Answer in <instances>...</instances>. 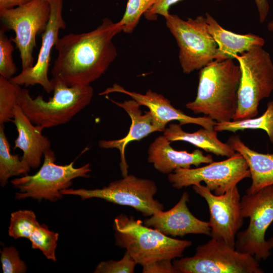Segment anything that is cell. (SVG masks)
I'll return each mask as SVG.
<instances>
[{"instance_id":"2e32d148","label":"cell","mask_w":273,"mask_h":273,"mask_svg":"<svg viewBox=\"0 0 273 273\" xmlns=\"http://www.w3.org/2000/svg\"><path fill=\"white\" fill-rule=\"evenodd\" d=\"M189 194L185 192L177 204L170 209L159 210L144 221L147 226L169 236H184L188 234L210 235L209 222L201 220L190 211L187 203Z\"/></svg>"},{"instance_id":"8992f818","label":"cell","mask_w":273,"mask_h":273,"mask_svg":"<svg viewBox=\"0 0 273 273\" xmlns=\"http://www.w3.org/2000/svg\"><path fill=\"white\" fill-rule=\"evenodd\" d=\"M164 18L179 48V61L183 73L190 74L200 70L216 60L217 46L209 32L205 16L185 20L169 13Z\"/></svg>"},{"instance_id":"d6a6232c","label":"cell","mask_w":273,"mask_h":273,"mask_svg":"<svg viewBox=\"0 0 273 273\" xmlns=\"http://www.w3.org/2000/svg\"><path fill=\"white\" fill-rule=\"evenodd\" d=\"M170 259H160L143 266V273H178Z\"/></svg>"},{"instance_id":"d4e9b609","label":"cell","mask_w":273,"mask_h":273,"mask_svg":"<svg viewBox=\"0 0 273 273\" xmlns=\"http://www.w3.org/2000/svg\"><path fill=\"white\" fill-rule=\"evenodd\" d=\"M21 90L20 85L0 75V124L13 120Z\"/></svg>"},{"instance_id":"ac0fdd59","label":"cell","mask_w":273,"mask_h":273,"mask_svg":"<svg viewBox=\"0 0 273 273\" xmlns=\"http://www.w3.org/2000/svg\"><path fill=\"white\" fill-rule=\"evenodd\" d=\"M164 135L157 137L148 149V162L152 163L159 172L169 174L179 168H191V166H199L201 164L213 162L211 155H205L196 149L192 152L174 150Z\"/></svg>"},{"instance_id":"5b68a950","label":"cell","mask_w":273,"mask_h":273,"mask_svg":"<svg viewBox=\"0 0 273 273\" xmlns=\"http://www.w3.org/2000/svg\"><path fill=\"white\" fill-rule=\"evenodd\" d=\"M241 71L238 107L233 120L256 117L260 102L273 92V62L262 47L236 56Z\"/></svg>"},{"instance_id":"30bf717a","label":"cell","mask_w":273,"mask_h":273,"mask_svg":"<svg viewBox=\"0 0 273 273\" xmlns=\"http://www.w3.org/2000/svg\"><path fill=\"white\" fill-rule=\"evenodd\" d=\"M50 11L47 0H32L14 8L0 10L1 29L15 33V37L11 39L20 52L22 70L34 65L33 51L36 46V36L46 30Z\"/></svg>"},{"instance_id":"6da1fadb","label":"cell","mask_w":273,"mask_h":273,"mask_svg":"<svg viewBox=\"0 0 273 273\" xmlns=\"http://www.w3.org/2000/svg\"><path fill=\"white\" fill-rule=\"evenodd\" d=\"M122 31L118 22L108 18L95 29L59 38L57 57L52 69L54 78L68 86L89 85L107 70L117 56L114 37Z\"/></svg>"},{"instance_id":"cb8c5ba5","label":"cell","mask_w":273,"mask_h":273,"mask_svg":"<svg viewBox=\"0 0 273 273\" xmlns=\"http://www.w3.org/2000/svg\"><path fill=\"white\" fill-rule=\"evenodd\" d=\"M214 128L217 132L228 131L233 132L246 129L263 130L273 144V100L267 103L265 112L260 116L216 122Z\"/></svg>"},{"instance_id":"d590c367","label":"cell","mask_w":273,"mask_h":273,"mask_svg":"<svg viewBox=\"0 0 273 273\" xmlns=\"http://www.w3.org/2000/svg\"><path fill=\"white\" fill-rule=\"evenodd\" d=\"M267 28L269 31L273 33V20L268 22Z\"/></svg>"},{"instance_id":"83f0119b","label":"cell","mask_w":273,"mask_h":273,"mask_svg":"<svg viewBox=\"0 0 273 273\" xmlns=\"http://www.w3.org/2000/svg\"><path fill=\"white\" fill-rule=\"evenodd\" d=\"M157 0H128L125 13L118 21L122 27V31L130 34L139 23L141 16L144 15Z\"/></svg>"},{"instance_id":"d6986e66","label":"cell","mask_w":273,"mask_h":273,"mask_svg":"<svg viewBox=\"0 0 273 273\" xmlns=\"http://www.w3.org/2000/svg\"><path fill=\"white\" fill-rule=\"evenodd\" d=\"M13 122L18 132L14 149L19 148L22 151L21 159L31 168H37L42 155L51 149L50 141L42 134L43 128L32 123L18 105L13 111Z\"/></svg>"},{"instance_id":"603a6c76","label":"cell","mask_w":273,"mask_h":273,"mask_svg":"<svg viewBox=\"0 0 273 273\" xmlns=\"http://www.w3.org/2000/svg\"><path fill=\"white\" fill-rule=\"evenodd\" d=\"M28 164L18 155L11 153L10 145L5 132L4 124H0V184L5 187L9 178L27 175L30 170Z\"/></svg>"},{"instance_id":"5bb4252c","label":"cell","mask_w":273,"mask_h":273,"mask_svg":"<svg viewBox=\"0 0 273 273\" xmlns=\"http://www.w3.org/2000/svg\"><path fill=\"white\" fill-rule=\"evenodd\" d=\"M50 6V17L46 29L42 34L41 45L36 63L33 67L22 70L10 80L19 85L27 87L40 85L47 93L53 91V86L48 77L51 52L59 39L61 29L66 27L62 17L63 0H47Z\"/></svg>"},{"instance_id":"7402d4cb","label":"cell","mask_w":273,"mask_h":273,"mask_svg":"<svg viewBox=\"0 0 273 273\" xmlns=\"http://www.w3.org/2000/svg\"><path fill=\"white\" fill-rule=\"evenodd\" d=\"M163 135L171 142H188L217 156L228 158L236 152L228 143H223L218 139L217 131L214 128L202 127L196 131L189 132L184 131L179 124L171 123L165 128Z\"/></svg>"},{"instance_id":"f1b7e54d","label":"cell","mask_w":273,"mask_h":273,"mask_svg":"<svg viewBox=\"0 0 273 273\" xmlns=\"http://www.w3.org/2000/svg\"><path fill=\"white\" fill-rule=\"evenodd\" d=\"M11 38H9L3 29L0 30V75L9 79L17 71L13 61L12 53L14 48Z\"/></svg>"},{"instance_id":"9a60e30c","label":"cell","mask_w":273,"mask_h":273,"mask_svg":"<svg viewBox=\"0 0 273 273\" xmlns=\"http://www.w3.org/2000/svg\"><path fill=\"white\" fill-rule=\"evenodd\" d=\"M120 93L129 96L141 106L148 108L161 128L164 130L166 124L172 121H178L181 126L188 124H194L207 129H213L216 121L209 117H192L186 114L182 111L174 108L170 101L162 95L148 89L142 94L131 92L117 83L107 87L100 95H107L112 93Z\"/></svg>"},{"instance_id":"ba28073f","label":"cell","mask_w":273,"mask_h":273,"mask_svg":"<svg viewBox=\"0 0 273 273\" xmlns=\"http://www.w3.org/2000/svg\"><path fill=\"white\" fill-rule=\"evenodd\" d=\"M43 163L34 175L15 178L11 180L13 186L20 190L16 193L18 200L32 198L40 201L42 199L54 202L63 196L61 191L68 189L72 180L77 177H88L92 171L90 165L86 164L75 168L74 161L65 165L55 163L56 156L51 149L43 155Z\"/></svg>"},{"instance_id":"277c9868","label":"cell","mask_w":273,"mask_h":273,"mask_svg":"<svg viewBox=\"0 0 273 273\" xmlns=\"http://www.w3.org/2000/svg\"><path fill=\"white\" fill-rule=\"evenodd\" d=\"M113 228L116 245L125 248L142 266L160 259L180 258L192 244L191 241L166 236L126 214L114 219Z\"/></svg>"},{"instance_id":"836d02e7","label":"cell","mask_w":273,"mask_h":273,"mask_svg":"<svg viewBox=\"0 0 273 273\" xmlns=\"http://www.w3.org/2000/svg\"><path fill=\"white\" fill-rule=\"evenodd\" d=\"M256 6L258 18L260 23L266 20L269 11V5L267 0H254Z\"/></svg>"},{"instance_id":"7a4b0ae2","label":"cell","mask_w":273,"mask_h":273,"mask_svg":"<svg viewBox=\"0 0 273 273\" xmlns=\"http://www.w3.org/2000/svg\"><path fill=\"white\" fill-rule=\"evenodd\" d=\"M240 78V67L233 59L213 61L200 69L196 98L186 108L216 122L233 120Z\"/></svg>"},{"instance_id":"44dd1931","label":"cell","mask_w":273,"mask_h":273,"mask_svg":"<svg viewBox=\"0 0 273 273\" xmlns=\"http://www.w3.org/2000/svg\"><path fill=\"white\" fill-rule=\"evenodd\" d=\"M227 143L244 158L248 165L252 183L246 193H255L273 185V153L264 154L254 151L238 135L230 136Z\"/></svg>"},{"instance_id":"4dcf8cb0","label":"cell","mask_w":273,"mask_h":273,"mask_svg":"<svg viewBox=\"0 0 273 273\" xmlns=\"http://www.w3.org/2000/svg\"><path fill=\"white\" fill-rule=\"evenodd\" d=\"M1 253V260L4 273H23L26 271L27 266L20 259L15 247H4Z\"/></svg>"},{"instance_id":"8d00e7d4","label":"cell","mask_w":273,"mask_h":273,"mask_svg":"<svg viewBox=\"0 0 273 273\" xmlns=\"http://www.w3.org/2000/svg\"><path fill=\"white\" fill-rule=\"evenodd\" d=\"M268 243L271 249H273V236L270 238L268 240Z\"/></svg>"},{"instance_id":"484cf974","label":"cell","mask_w":273,"mask_h":273,"mask_svg":"<svg viewBox=\"0 0 273 273\" xmlns=\"http://www.w3.org/2000/svg\"><path fill=\"white\" fill-rule=\"evenodd\" d=\"M39 224L34 212L20 210L11 213L9 235L15 239L20 238L29 239L33 230Z\"/></svg>"},{"instance_id":"4fadbf2b","label":"cell","mask_w":273,"mask_h":273,"mask_svg":"<svg viewBox=\"0 0 273 273\" xmlns=\"http://www.w3.org/2000/svg\"><path fill=\"white\" fill-rule=\"evenodd\" d=\"M194 191L206 201L209 211L210 236L224 241L235 248L236 236L242 226L241 198L237 186L221 195H215L205 186H192Z\"/></svg>"},{"instance_id":"9c48e42d","label":"cell","mask_w":273,"mask_h":273,"mask_svg":"<svg viewBox=\"0 0 273 273\" xmlns=\"http://www.w3.org/2000/svg\"><path fill=\"white\" fill-rule=\"evenodd\" d=\"M244 218H249L247 229L238 233L236 250L253 256L258 261L266 260L271 250L265 233L273 222V185L256 193H246L241 199Z\"/></svg>"},{"instance_id":"e575fe53","label":"cell","mask_w":273,"mask_h":273,"mask_svg":"<svg viewBox=\"0 0 273 273\" xmlns=\"http://www.w3.org/2000/svg\"><path fill=\"white\" fill-rule=\"evenodd\" d=\"M32 0H0V10L14 8Z\"/></svg>"},{"instance_id":"8fae6325","label":"cell","mask_w":273,"mask_h":273,"mask_svg":"<svg viewBox=\"0 0 273 273\" xmlns=\"http://www.w3.org/2000/svg\"><path fill=\"white\" fill-rule=\"evenodd\" d=\"M157 190L154 181L128 174L102 189L68 188L61 192L63 195L79 196L82 200L102 199L114 204L132 207L143 216H151L157 211L164 210L163 205L154 199Z\"/></svg>"},{"instance_id":"e0dca14e","label":"cell","mask_w":273,"mask_h":273,"mask_svg":"<svg viewBox=\"0 0 273 273\" xmlns=\"http://www.w3.org/2000/svg\"><path fill=\"white\" fill-rule=\"evenodd\" d=\"M106 98L119 107L122 108L128 114L131 123L127 134L123 138L114 140H100L99 146L103 149H117L120 152L119 164L123 177L128 175V165L125 159V150L126 146L130 142L139 141L155 131H163L152 113L147 111L144 114L140 109L141 105L134 100L118 102Z\"/></svg>"},{"instance_id":"ffe728a7","label":"cell","mask_w":273,"mask_h":273,"mask_svg":"<svg viewBox=\"0 0 273 273\" xmlns=\"http://www.w3.org/2000/svg\"><path fill=\"white\" fill-rule=\"evenodd\" d=\"M209 32L217 44V55L215 61L234 59L238 55L255 47H262L265 40L257 35L238 34L223 28L209 13L205 16Z\"/></svg>"},{"instance_id":"f546056e","label":"cell","mask_w":273,"mask_h":273,"mask_svg":"<svg viewBox=\"0 0 273 273\" xmlns=\"http://www.w3.org/2000/svg\"><path fill=\"white\" fill-rule=\"evenodd\" d=\"M136 262L127 251L119 260L102 261L97 266L95 273H133Z\"/></svg>"},{"instance_id":"3957f363","label":"cell","mask_w":273,"mask_h":273,"mask_svg":"<svg viewBox=\"0 0 273 273\" xmlns=\"http://www.w3.org/2000/svg\"><path fill=\"white\" fill-rule=\"evenodd\" d=\"M51 80L54 93L48 101L40 95L33 99L26 88H22L18 100V105L31 122L43 129L70 121L90 104L94 94L90 84L69 86L56 78Z\"/></svg>"},{"instance_id":"4316f807","label":"cell","mask_w":273,"mask_h":273,"mask_svg":"<svg viewBox=\"0 0 273 273\" xmlns=\"http://www.w3.org/2000/svg\"><path fill=\"white\" fill-rule=\"evenodd\" d=\"M59 234L51 231L45 224H39L32 232L29 240L32 249L41 251L48 259L56 261V249Z\"/></svg>"},{"instance_id":"52a82bcc","label":"cell","mask_w":273,"mask_h":273,"mask_svg":"<svg viewBox=\"0 0 273 273\" xmlns=\"http://www.w3.org/2000/svg\"><path fill=\"white\" fill-rule=\"evenodd\" d=\"M178 273H263L258 261L252 255L240 252L224 241L211 239L197 246L192 257L175 259Z\"/></svg>"},{"instance_id":"1f68e13d","label":"cell","mask_w":273,"mask_h":273,"mask_svg":"<svg viewBox=\"0 0 273 273\" xmlns=\"http://www.w3.org/2000/svg\"><path fill=\"white\" fill-rule=\"evenodd\" d=\"M181 1L182 0H157L153 6L144 15L147 20L151 21L155 20L158 15L165 18L169 15L170 8ZM216 1L220 2L222 0Z\"/></svg>"},{"instance_id":"7c38bea8","label":"cell","mask_w":273,"mask_h":273,"mask_svg":"<svg viewBox=\"0 0 273 273\" xmlns=\"http://www.w3.org/2000/svg\"><path fill=\"white\" fill-rule=\"evenodd\" d=\"M172 186L181 189L204 182L215 195H221L246 178L250 172L244 158L236 152L226 159L195 168H179L168 174Z\"/></svg>"}]
</instances>
